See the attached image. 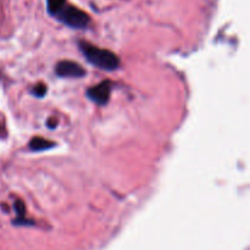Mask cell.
<instances>
[{
    "mask_svg": "<svg viewBox=\"0 0 250 250\" xmlns=\"http://www.w3.org/2000/svg\"><path fill=\"white\" fill-rule=\"evenodd\" d=\"M56 19L60 20L62 23L72 27V28H85L89 24L90 17L82 11L81 9H77L71 5H66L58 15Z\"/></svg>",
    "mask_w": 250,
    "mask_h": 250,
    "instance_id": "cell-2",
    "label": "cell"
},
{
    "mask_svg": "<svg viewBox=\"0 0 250 250\" xmlns=\"http://www.w3.org/2000/svg\"><path fill=\"white\" fill-rule=\"evenodd\" d=\"M110 93H111V83L109 81H104L87 90L88 98L99 105H105L109 102Z\"/></svg>",
    "mask_w": 250,
    "mask_h": 250,
    "instance_id": "cell-4",
    "label": "cell"
},
{
    "mask_svg": "<svg viewBox=\"0 0 250 250\" xmlns=\"http://www.w3.org/2000/svg\"><path fill=\"white\" fill-rule=\"evenodd\" d=\"M46 2H48L49 14L53 16H56L67 5L66 0H46Z\"/></svg>",
    "mask_w": 250,
    "mask_h": 250,
    "instance_id": "cell-6",
    "label": "cell"
},
{
    "mask_svg": "<svg viewBox=\"0 0 250 250\" xmlns=\"http://www.w3.org/2000/svg\"><path fill=\"white\" fill-rule=\"evenodd\" d=\"M15 210H16V212L19 216H23L24 215V204L23 203L20 202V200H17V202L15 203Z\"/></svg>",
    "mask_w": 250,
    "mask_h": 250,
    "instance_id": "cell-8",
    "label": "cell"
},
{
    "mask_svg": "<svg viewBox=\"0 0 250 250\" xmlns=\"http://www.w3.org/2000/svg\"><path fill=\"white\" fill-rule=\"evenodd\" d=\"M55 146V143L46 141V139L44 138H41V137H36V138H33L31 142H29V148H31L33 151L45 150V149L51 148V146Z\"/></svg>",
    "mask_w": 250,
    "mask_h": 250,
    "instance_id": "cell-5",
    "label": "cell"
},
{
    "mask_svg": "<svg viewBox=\"0 0 250 250\" xmlns=\"http://www.w3.org/2000/svg\"><path fill=\"white\" fill-rule=\"evenodd\" d=\"M32 93H33L36 97H44L46 93V87L44 84H37L36 87L32 89Z\"/></svg>",
    "mask_w": 250,
    "mask_h": 250,
    "instance_id": "cell-7",
    "label": "cell"
},
{
    "mask_svg": "<svg viewBox=\"0 0 250 250\" xmlns=\"http://www.w3.org/2000/svg\"><path fill=\"white\" fill-rule=\"evenodd\" d=\"M55 72L59 77L67 78H81L85 75V70L82 66L70 60H63L58 62L55 67Z\"/></svg>",
    "mask_w": 250,
    "mask_h": 250,
    "instance_id": "cell-3",
    "label": "cell"
},
{
    "mask_svg": "<svg viewBox=\"0 0 250 250\" xmlns=\"http://www.w3.org/2000/svg\"><path fill=\"white\" fill-rule=\"evenodd\" d=\"M80 48L83 55L92 65L106 71H114L119 67L120 59L116 54L106 49L98 48L87 42H80Z\"/></svg>",
    "mask_w": 250,
    "mask_h": 250,
    "instance_id": "cell-1",
    "label": "cell"
},
{
    "mask_svg": "<svg viewBox=\"0 0 250 250\" xmlns=\"http://www.w3.org/2000/svg\"><path fill=\"white\" fill-rule=\"evenodd\" d=\"M46 124H48L49 127H51V128H53V127H55V125H58V122L53 121V120H49V121L46 122Z\"/></svg>",
    "mask_w": 250,
    "mask_h": 250,
    "instance_id": "cell-9",
    "label": "cell"
}]
</instances>
